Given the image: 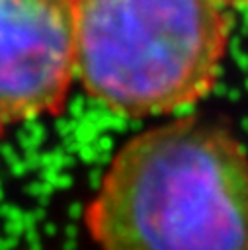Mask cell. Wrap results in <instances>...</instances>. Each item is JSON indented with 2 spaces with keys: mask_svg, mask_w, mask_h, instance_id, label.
I'll list each match as a JSON object with an SVG mask.
<instances>
[{
  "mask_svg": "<svg viewBox=\"0 0 248 250\" xmlns=\"http://www.w3.org/2000/svg\"><path fill=\"white\" fill-rule=\"evenodd\" d=\"M228 37L219 0H76L74 78L113 113L166 115L215 88Z\"/></svg>",
  "mask_w": 248,
  "mask_h": 250,
  "instance_id": "2",
  "label": "cell"
},
{
  "mask_svg": "<svg viewBox=\"0 0 248 250\" xmlns=\"http://www.w3.org/2000/svg\"><path fill=\"white\" fill-rule=\"evenodd\" d=\"M227 8H248V0H219Z\"/></svg>",
  "mask_w": 248,
  "mask_h": 250,
  "instance_id": "4",
  "label": "cell"
},
{
  "mask_svg": "<svg viewBox=\"0 0 248 250\" xmlns=\"http://www.w3.org/2000/svg\"><path fill=\"white\" fill-rule=\"evenodd\" d=\"M76 0H0V137L61 113L74 80Z\"/></svg>",
  "mask_w": 248,
  "mask_h": 250,
  "instance_id": "3",
  "label": "cell"
},
{
  "mask_svg": "<svg viewBox=\"0 0 248 250\" xmlns=\"http://www.w3.org/2000/svg\"><path fill=\"white\" fill-rule=\"evenodd\" d=\"M82 221L100 250H248V152L207 119L145 129L113 154Z\"/></svg>",
  "mask_w": 248,
  "mask_h": 250,
  "instance_id": "1",
  "label": "cell"
}]
</instances>
